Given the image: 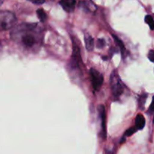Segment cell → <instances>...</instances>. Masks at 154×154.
Instances as JSON below:
<instances>
[{"instance_id": "cell-1", "label": "cell", "mask_w": 154, "mask_h": 154, "mask_svg": "<svg viewBox=\"0 0 154 154\" xmlns=\"http://www.w3.org/2000/svg\"><path fill=\"white\" fill-rule=\"evenodd\" d=\"M17 18L12 12L8 11H0V31L11 29L15 25Z\"/></svg>"}, {"instance_id": "cell-2", "label": "cell", "mask_w": 154, "mask_h": 154, "mask_svg": "<svg viewBox=\"0 0 154 154\" xmlns=\"http://www.w3.org/2000/svg\"><path fill=\"white\" fill-rule=\"evenodd\" d=\"M111 88L114 98H118L124 91V86L116 70L113 71L110 78Z\"/></svg>"}, {"instance_id": "cell-3", "label": "cell", "mask_w": 154, "mask_h": 154, "mask_svg": "<svg viewBox=\"0 0 154 154\" xmlns=\"http://www.w3.org/2000/svg\"><path fill=\"white\" fill-rule=\"evenodd\" d=\"M90 76H91V82L93 88L96 91H99L103 84L104 78L101 72H99L97 69L94 68H91L90 71Z\"/></svg>"}, {"instance_id": "cell-4", "label": "cell", "mask_w": 154, "mask_h": 154, "mask_svg": "<svg viewBox=\"0 0 154 154\" xmlns=\"http://www.w3.org/2000/svg\"><path fill=\"white\" fill-rule=\"evenodd\" d=\"M99 116L101 118V126H102V137L104 140L106 139L107 131H106V112L105 108L103 105L99 106Z\"/></svg>"}, {"instance_id": "cell-5", "label": "cell", "mask_w": 154, "mask_h": 154, "mask_svg": "<svg viewBox=\"0 0 154 154\" xmlns=\"http://www.w3.org/2000/svg\"><path fill=\"white\" fill-rule=\"evenodd\" d=\"M72 59L73 64H75L76 66H79L80 63L81 62V52H80L79 47L75 44V42H73V54H72Z\"/></svg>"}, {"instance_id": "cell-6", "label": "cell", "mask_w": 154, "mask_h": 154, "mask_svg": "<svg viewBox=\"0 0 154 154\" xmlns=\"http://www.w3.org/2000/svg\"><path fill=\"white\" fill-rule=\"evenodd\" d=\"M60 4L66 11L72 12L75 10L76 1L75 0H60Z\"/></svg>"}, {"instance_id": "cell-7", "label": "cell", "mask_w": 154, "mask_h": 154, "mask_svg": "<svg viewBox=\"0 0 154 154\" xmlns=\"http://www.w3.org/2000/svg\"><path fill=\"white\" fill-rule=\"evenodd\" d=\"M21 39H22L23 44L26 47H32L35 45V39L31 34L26 33V34L23 35Z\"/></svg>"}, {"instance_id": "cell-8", "label": "cell", "mask_w": 154, "mask_h": 154, "mask_svg": "<svg viewBox=\"0 0 154 154\" xmlns=\"http://www.w3.org/2000/svg\"><path fill=\"white\" fill-rule=\"evenodd\" d=\"M84 42H85V46L87 51H93L94 48V40L90 34L86 33L84 35Z\"/></svg>"}, {"instance_id": "cell-9", "label": "cell", "mask_w": 154, "mask_h": 154, "mask_svg": "<svg viewBox=\"0 0 154 154\" xmlns=\"http://www.w3.org/2000/svg\"><path fill=\"white\" fill-rule=\"evenodd\" d=\"M112 37H113V39H114V41H115L116 44H117V45H118L119 48H120V52H121V54H122V57L124 58L125 57H126V49L124 46V44L123 43V42L121 41V39H119V38L117 37V36H115V35L113 34Z\"/></svg>"}, {"instance_id": "cell-10", "label": "cell", "mask_w": 154, "mask_h": 154, "mask_svg": "<svg viewBox=\"0 0 154 154\" xmlns=\"http://www.w3.org/2000/svg\"><path fill=\"white\" fill-rule=\"evenodd\" d=\"M144 125H145V119L144 116L141 114H138L135 118V127L138 130H141L144 128Z\"/></svg>"}, {"instance_id": "cell-11", "label": "cell", "mask_w": 154, "mask_h": 154, "mask_svg": "<svg viewBox=\"0 0 154 154\" xmlns=\"http://www.w3.org/2000/svg\"><path fill=\"white\" fill-rule=\"evenodd\" d=\"M37 15H38V19L40 20L41 22H45L47 20V14L45 13V11L42 8H39L37 10Z\"/></svg>"}, {"instance_id": "cell-12", "label": "cell", "mask_w": 154, "mask_h": 154, "mask_svg": "<svg viewBox=\"0 0 154 154\" xmlns=\"http://www.w3.org/2000/svg\"><path fill=\"white\" fill-rule=\"evenodd\" d=\"M147 98V94H143V95H141V96L139 97V98H138V106H139L140 109H141V110H142L143 107H144V104H145V101Z\"/></svg>"}, {"instance_id": "cell-13", "label": "cell", "mask_w": 154, "mask_h": 154, "mask_svg": "<svg viewBox=\"0 0 154 154\" xmlns=\"http://www.w3.org/2000/svg\"><path fill=\"white\" fill-rule=\"evenodd\" d=\"M145 22L147 23V25L150 27V28L152 30H154V20L150 15H147L145 17Z\"/></svg>"}, {"instance_id": "cell-14", "label": "cell", "mask_w": 154, "mask_h": 154, "mask_svg": "<svg viewBox=\"0 0 154 154\" xmlns=\"http://www.w3.org/2000/svg\"><path fill=\"white\" fill-rule=\"evenodd\" d=\"M137 128L136 127H131V128H129V129H127L126 131V133H125V135L126 136V137H129V136L132 135L133 134H135V132L137 131Z\"/></svg>"}, {"instance_id": "cell-15", "label": "cell", "mask_w": 154, "mask_h": 154, "mask_svg": "<svg viewBox=\"0 0 154 154\" xmlns=\"http://www.w3.org/2000/svg\"><path fill=\"white\" fill-rule=\"evenodd\" d=\"M105 45V42L103 39H98L97 42H96V47L98 48H103Z\"/></svg>"}, {"instance_id": "cell-16", "label": "cell", "mask_w": 154, "mask_h": 154, "mask_svg": "<svg viewBox=\"0 0 154 154\" xmlns=\"http://www.w3.org/2000/svg\"><path fill=\"white\" fill-rule=\"evenodd\" d=\"M148 59L150 60L151 62H154V51L153 50H150L148 53Z\"/></svg>"}, {"instance_id": "cell-17", "label": "cell", "mask_w": 154, "mask_h": 154, "mask_svg": "<svg viewBox=\"0 0 154 154\" xmlns=\"http://www.w3.org/2000/svg\"><path fill=\"white\" fill-rule=\"evenodd\" d=\"M153 112H154V97L153 98V100H152L151 104H150V107H149L148 113H149V114H152Z\"/></svg>"}, {"instance_id": "cell-18", "label": "cell", "mask_w": 154, "mask_h": 154, "mask_svg": "<svg viewBox=\"0 0 154 154\" xmlns=\"http://www.w3.org/2000/svg\"><path fill=\"white\" fill-rule=\"evenodd\" d=\"M35 5H42L45 2V0H28Z\"/></svg>"}, {"instance_id": "cell-19", "label": "cell", "mask_w": 154, "mask_h": 154, "mask_svg": "<svg viewBox=\"0 0 154 154\" xmlns=\"http://www.w3.org/2000/svg\"><path fill=\"white\" fill-rule=\"evenodd\" d=\"M102 58H103V60H107L108 59V57H102Z\"/></svg>"}, {"instance_id": "cell-20", "label": "cell", "mask_w": 154, "mask_h": 154, "mask_svg": "<svg viewBox=\"0 0 154 154\" xmlns=\"http://www.w3.org/2000/svg\"><path fill=\"white\" fill-rule=\"evenodd\" d=\"M2 2H3V0H0V5H1Z\"/></svg>"}, {"instance_id": "cell-21", "label": "cell", "mask_w": 154, "mask_h": 154, "mask_svg": "<svg viewBox=\"0 0 154 154\" xmlns=\"http://www.w3.org/2000/svg\"><path fill=\"white\" fill-rule=\"evenodd\" d=\"M153 122H154V118H153Z\"/></svg>"}]
</instances>
